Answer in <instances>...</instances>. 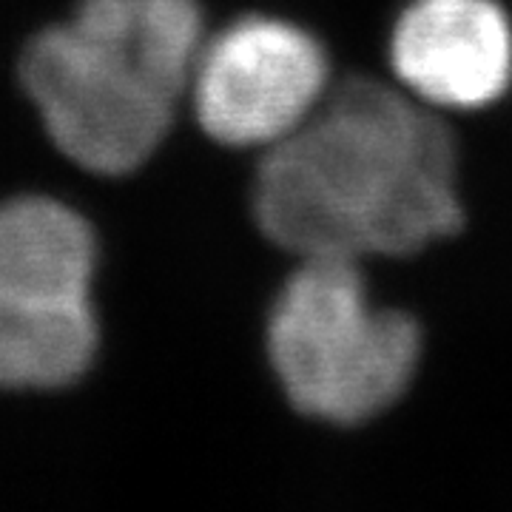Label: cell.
I'll use <instances>...</instances> for the list:
<instances>
[{"instance_id": "1", "label": "cell", "mask_w": 512, "mask_h": 512, "mask_svg": "<svg viewBox=\"0 0 512 512\" xmlns=\"http://www.w3.org/2000/svg\"><path fill=\"white\" fill-rule=\"evenodd\" d=\"M254 220L296 259L419 254L464 225L453 131L404 89L348 80L265 148Z\"/></svg>"}, {"instance_id": "2", "label": "cell", "mask_w": 512, "mask_h": 512, "mask_svg": "<svg viewBox=\"0 0 512 512\" xmlns=\"http://www.w3.org/2000/svg\"><path fill=\"white\" fill-rule=\"evenodd\" d=\"M202 46L197 0H83L29 43L20 83L69 160L120 177L163 146Z\"/></svg>"}, {"instance_id": "3", "label": "cell", "mask_w": 512, "mask_h": 512, "mask_svg": "<svg viewBox=\"0 0 512 512\" xmlns=\"http://www.w3.org/2000/svg\"><path fill=\"white\" fill-rule=\"evenodd\" d=\"M413 316L376 308L359 262L302 259L268 316V362L299 416L356 427L387 413L421 365Z\"/></svg>"}, {"instance_id": "4", "label": "cell", "mask_w": 512, "mask_h": 512, "mask_svg": "<svg viewBox=\"0 0 512 512\" xmlns=\"http://www.w3.org/2000/svg\"><path fill=\"white\" fill-rule=\"evenodd\" d=\"M330 86L322 43L279 18H242L202 46L191 83L202 131L222 146L271 148Z\"/></svg>"}, {"instance_id": "5", "label": "cell", "mask_w": 512, "mask_h": 512, "mask_svg": "<svg viewBox=\"0 0 512 512\" xmlns=\"http://www.w3.org/2000/svg\"><path fill=\"white\" fill-rule=\"evenodd\" d=\"M390 69L430 109H487L512 86L510 18L495 0H413L393 26Z\"/></svg>"}, {"instance_id": "6", "label": "cell", "mask_w": 512, "mask_h": 512, "mask_svg": "<svg viewBox=\"0 0 512 512\" xmlns=\"http://www.w3.org/2000/svg\"><path fill=\"white\" fill-rule=\"evenodd\" d=\"M94 234L72 208L43 197L0 205V296L89 302Z\"/></svg>"}, {"instance_id": "7", "label": "cell", "mask_w": 512, "mask_h": 512, "mask_svg": "<svg viewBox=\"0 0 512 512\" xmlns=\"http://www.w3.org/2000/svg\"><path fill=\"white\" fill-rule=\"evenodd\" d=\"M97 353L89 302L0 296V387L32 390L77 382Z\"/></svg>"}]
</instances>
